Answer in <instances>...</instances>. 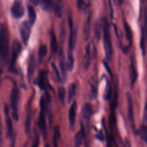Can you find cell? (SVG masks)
Here are the masks:
<instances>
[{
    "label": "cell",
    "mask_w": 147,
    "mask_h": 147,
    "mask_svg": "<svg viewBox=\"0 0 147 147\" xmlns=\"http://www.w3.org/2000/svg\"><path fill=\"white\" fill-rule=\"evenodd\" d=\"M138 75H137V72L134 65V60L131 59V63L130 65V84L131 87H133L135 82L137 80Z\"/></svg>",
    "instance_id": "cell-17"
},
{
    "label": "cell",
    "mask_w": 147,
    "mask_h": 147,
    "mask_svg": "<svg viewBox=\"0 0 147 147\" xmlns=\"http://www.w3.org/2000/svg\"><path fill=\"white\" fill-rule=\"evenodd\" d=\"M77 6L80 10H86L87 8V5L84 2V0H77Z\"/></svg>",
    "instance_id": "cell-34"
},
{
    "label": "cell",
    "mask_w": 147,
    "mask_h": 147,
    "mask_svg": "<svg viewBox=\"0 0 147 147\" xmlns=\"http://www.w3.org/2000/svg\"><path fill=\"white\" fill-rule=\"evenodd\" d=\"M4 113L5 115V122L7 130V136L9 139H10L12 141L13 139H15L14 137L13 126L11 119H10L9 115V109L6 105H5L4 107Z\"/></svg>",
    "instance_id": "cell-10"
},
{
    "label": "cell",
    "mask_w": 147,
    "mask_h": 147,
    "mask_svg": "<svg viewBox=\"0 0 147 147\" xmlns=\"http://www.w3.org/2000/svg\"><path fill=\"white\" fill-rule=\"evenodd\" d=\"M45 109H46V114L48 119L49 125H51L52 122V109L51 106V102L49 97H47L45 100Z\"/></svg>",
    "instance_id": "cell-20"
},
{
    "label": "cell",
    "mask_w": 147,
    "mask_h": 147,
    "mask_svg": "<svg viewBox=\"0 0 147 147\" xmlns=\"http://www.w3.org/2000/svg\"><path fill=\"white\" fill-rule=\"evenodd\" d=\"M84 137V127L83 125H82V130L78 131L75 136L74 137V143L75 146H80L82 144L83 139Z\"/></svg>",
    "instance_id": "cell-21"
},
{
    "label": "cell",
    "mask_w": 147,
    "mask_h": 147,
    "mask_svg": "<svg viewBox=\"0 0 147 147\" xmlns=\"http://www.w3.org/2000/svg\"><path fill=\"white\" fill-rule=\"evenodd\" d=\"M103 28V19H98L95 24V36L99 41L101 36V30Z\"/></svg>",
    "instance_id": "cell-23"
},
{
    "label": "cell",
    "mask_w": 147,
    "mask_h": 147,
    "mask_svg": "<svg viewBox=\"0 0 147 147\" xmlns=\"http://www.w3.org/2000/svg\"><path fill=\"white\" fill-rule=\"evenodd\" d=\"M52 68L53 69V71H55V74H56V76L57 78V79L59 80V81H62V78H61V76H60V74L59 72V71L57 70V67L55 65V64L54 63H52Z\"/></svg>",
    "instance_id": "cell-36"
},
{
    "label": "cell",
    "mask_w": 147,
    "mask_h": 147,
    "mask_svg": "<svg viewBox=\"0 0 147 147\" xmlns=\"http://www.w3.org/2000/svg\"><path fill=\"white\" fill-rule=\"evenodd\" d=\"M68 24L69 28V48L68 50L74 51L76 40V31L74 29L73 21L71 17L68 18Z\"/></svg>",
    "instance_id": "cell-11"
},
{
    "label": "cell",
    "mask_w": 147,
    "mask_h": 147,
    "mask_svg": "<svg viewBox=\"0 0 147 147\" xmlns=\"http://www.w3.org/2000/svg\"><path fill=\"white\" fill-rule=\"evenodd\" d=\"M38 86H40V88L44 89V75L41 74H40V76L39 77V79H38Z\"/></svg>",
    "instance_id": "cell-37"
},
{
    "label": "cell",
    "mask_w": 147,
    "mask_h": 147,
    "mask_svg": "<svg viewBox=\"0 0 147 147\" xmlns=\"http://www.w3.org/2000/svg\"><path fill=\"white\" fill-rule=\"evenodd\" d=\"M109 9H110V14L111 18H113V5H112V2H111V0H109Z\"/></svg>",
    "instance_id": "cell-41"
},
{
    "label": "cell",
    "mask_w": 147,
    "mask_h": 147,
    "mask_svg": "<svg viewBox=\"0 0 147 147\" xmlns=\"http://www.w3.org/2000/svg\"><path fill=\"white\" fill-rule=\"evenodd\" d=\"M123 0H118L119 4V5H121V4L123 3Z\"/></svg>",
    "instance_id": "cell-45"
},
{
    "label": "cell",
    "mask_w": 147,
    "mask_h": 147,
    "mask_svg": "<svg viewBox=\"0 0 147 147\" xmlns=\"http://www.w3.org/2000/svg\"><path fill=\"white\" fill-rule=\"evenodd\" d=\"M40 114L38 118V127L40 131L45 140L47 136L46 131V123H45V115H46V109H45V100L43 96L40 98Z\"/></svg>",
    "instance_id": "cell-3"
},
{
    "label": "cell",
    "mask_w": 147,
    "mask_h": 147,
    "mask_svg": "<svg viewBox=\"0 0 147 147\" xmlns=\"http://www.w3.org/2000/svg\"><path fill=\"white\" fill-rule=\"evenodd\" d=\"M9 36L7 26L3 24H0V60L5 65L9 60Z\"/></svg>",
    "instance_id": "cell-1"
},
{
    "label": "cell",
    "mask_w": 147,
    "mask_h": 147,
    "mask_svg": "<svg viewBox=\"0 0 147 147\" xmlns=\"http://www.w3.org/2000/svg\"><path fill=\"white\" fill-rule=\"evenodd\" d=\"M19 99V90L17 86H14L10 94V103L11 107V115L15 121H18L19 119L18 113V103Z\"/></svg>",
    "instance_id": "cell-4"
},
{
    "label": "cell",
    "mask_w": 147,
    "mask_h": 147,
    "mask_svg": "<svg viewBox=\"0 0 147 147\" xmlns=\"http://www.w3.org/2000/svg\"><path fill=\"white\" fill-rule=\"evenodd\" d=\"M104 65H105V67H106V68L107 71H108V72L111 75V71H110V70H109V67H108V65H107V64L106 62H104Z\"/></svg>",
    "instance_id": "cell-43"
},
{
    "label": "cell",
    "mask_w": 147,
    "mask_h": 147,
    "mask_svg": "<svg viewBox=\"0 0 147 147\" xmlns=\"http://www.w3.org/2000/svg\"><path fill=\"white\" fill-rule=\"evenodd\" d=\"M76 93V86L74 83H72L69 85L68 87V97H67V100L68 103H70L74 97Z\"/></svg>",
    "instance_id": "cell-31"
},
{
    "label": "cell",
    "mask_w": 147,
    "mask_h": 147,
    "mask_svg": "<svg viewBox=\"0 0 147 147\" xmlns=\"http://www.w3.org/2000/svg\"><path fill=\"white\" fill-rule=\"evenodd\" d=\"M96 90L95 87L94 85L91 86V96L92 98H94L96 96Z\"/></svg>",
    "instance_id": "cell-39"
},
{
    "label": "cell",
    "mask_w": 147,
    "mask_h": 147,
    "mask_svg": "<svg viewBox=\"0 0 147 147\" xmlns=\"http://www.w3.org/2000/svg\"><path fill=\"white\" fill-rule=\"evenodd\" d=\"M2 67L0 66V78H1V74H2ZM0 84H1V79H0Z\"/></svg>",
    "instance_id": "cell-44"
},
{
    "label": "cell",
    "mask_w": 147,
    "mask_h": 147,
    "mask_svg": "<svg viewBox=\"0 0 147 147\" xmlns=\"http://www.w3.org/2000/svg\"><path fill=\"white\" fill-rule=\"evenodd\" d=\"M103 45L106 57L107 60H110L113 55V47L111 41L109 24L106 18L103 19Z\"/></svg>",
    "instance_id": "cell-2"
},
{
    "label": "cell",
    "mask_w": 147,
    "mask_h": 147,
    "mask_svg": "<svg viewBox=\"0 0 147 147\" xmlns=\"http://www.w3.org/2000/svg\"><path fill=\"white\" fill-rule=\"evenodd\" d=\"M92 113V105L88 103L84 104V105L83 106L82 109L81 115H82V119L85 123H87L89 122L90 119L91 117Z\"/></svg>",
    "instance_id": "cell-12"
},
{
    "label": "cell",
    "mask_w": 147,
    "mask_h": 147,
    "mask_svg": "<svg viewBox=\"0 0 147 147\" xmlns=\"http://www.w3.org/2000/svg\"><path fill=\"white\" fill-rule=\"evenodd\" d=\"M31 24L29 21H25L20 25V33L24 44L26 45L28 43L31 32Z\"/></svg>",
    "instance_id": "cell-6"
},
{
    "label": "cell",
    "mask_w": 147,
    "mask_h": 147,
    "mask_svg": "<svg viewBox=\"0 0 147 147\" xmlns=\"http://www.w3.org/2000/svg\"><path fill=\"white\" fill-rule=\"evenodd\" d=\"M111 96V86L108 80H107V84L106 87V90H105V99L106 100H109Z\"/></svg>",
    "instance_id": "cell-33"
},
{
    "label": "cell",
    "mask_w": 147,
    "mask_h": 147,
    "mask_svg": "<svg viewBox=\"0 0 147 147\" xmlns=\"http://www.w3.org/2000/svg\"><path fill=\"white\" fill-rule=\"evenodd\" d=\"M51 50L54 53H56L57 52L58 46H57V41L56 34H55L53 31L51 32Z\"/></svg>",
    "instance_id": "cell-27"
},
{
    "label": "cell",
    "mask_w": 147,
    "mask_h": 147,
    "mask_svg": "<svg viewBox=\"0 0 147 147\" xmlns=\"http://www.w3.org/2000/svg\"><path fill=\"white\" fill-rule=\"evenodd\" d=\"M67 69L71 71L74 68V58L73 55V51L68 50L67 52V57L66 61Z\"/></svg>",
    "instance_id": "cell-25"
},
{
    "label": "cell",
    "mask_w": 147,
    "mask_h": 147,
    "mask_svg": "<svg viewBox=\"0 0 147 147\" xmlns=\"http://www.w3.org/2000/svg\"><path fill=\"white\" fill-rule=\"evenodd\" d=\"M35 65L36 60L34 56L33 55H32L29 59L27 70V79L29 83H30L33 79L34 72L35 71Z\"/></svg>",
    "instance_id": "cell-14"
},
{
    "label": "cell",
    "mask_w": 147,
    "mask_h": 147,
    "mask_svg": "<svg viewBox=\"0 0 147 147\" xmlns=\"http://www.w3.org/2000/svg\"><path fill=\"white\" fill-rule=\"evenodd\" d=\"M55 14L57 18H61L63 14V2L61 0H55L53 3Z\"/></svg>",
    "instance_id": "cell-19"
},
{
    "label": "cell",
    "mask_w": 147,
    "mask_h": 147,
    "mask_svg": "<svg viewBox=\"0 0 147 147\" xmlns=\"http://www.w3.org/2000/svg\"><path fill=\"white\" fill-rule=\"evenodd\" d=\"M126 102L127 105V115L129 121V123L131 127L132 128L133 131H136L135 122L134 119V111H133V103L131 96L129 92H127L126 94Z\"/></svg>",
    "instance_id": "cell-7"
},
{
    "label": "cell",
    "mask_w": 147,
    "mask_h": 147,
    "mask_svg": "<svg viewBox=\"0 0 147 147\" xmlns=\"http://www.w3.org/2000/svg\"><path fill=\"white\" fill-rule=\"evenodd\" d=\"M137 134L147 144V126L141 125L137 130Z\"/></svg>",
    "instance_id": "cell-28"
},
{
    "label": "cell",
    "mask_w": 147,
    "mask_h": 147,
    "mask_svg": "<svg viewBox=\"0 0 147 147\" xmlns=\"http://www.w3.org/2000/svg\"><path fill=\"white\" fill-rule=\"evenodd\" d=\"M77 110V103L74 101L71 105L68 113V119L69 122V125L71 128L74 127L75 122V117Z\"/></svg>",
    "instance_id": "cell-15"
},
{
    "label": "cell",
    "mask_w": 147,
    "mask_h": 147,
    "mask_svg": "<svg viewBox=\"0 0 147 147\" xmlns=\"http://www.w3.org/2000/svg\"><path fill=\"white\" fill-rule=\"evenodd\" d=\"M143 119L144 121L147 123V100L145 102L144 109V113H143Z\"/></svg>",
    "instance_id": "cell-38"
},
{
    "label": "cell",
    "mask_w": 147,
    "mask_h": 147,
    "mask_svg": "<svg viewBox=\"0 0 147 147\" xmlns=\"http://www.w3.org/2000/svg\"><path fill=\"white\" fill-rule=\"evenodd\" d=\"M33 5H37L40 3V0H30Z\"/></svg>",
    "instance_id": "cell-42"
},
{
    "label": "cell",
    "mask_w": 147,
    "mask_h": 147,
    "mask_svg": "<svg viewBox=\"0 0 147 147\" xmlns=\"http://www.w3.org/2000/svg\"><path fill=\"white\" fill-rule=\"evenodd\" d=\"M31 122H32V116L30 110L26 111V117H25V133L28 135L30 133V127H31Z\"/></svg>",
    "instance_id": "cell-24"
},
{
    "label": "cell",
    "mask_w": 147,
    "mask_h": 147,
    "mask_svg": "<svg viewBox=\"0 0 147 147\" xmlns=\"http://www.w3.org/2000/svg\"><path fill=\"white\" fill-rule=\"evenodd\" d=\"M124 29L125 31L126 38L129 42V46L130 47L132 44L133 33H132V31H131V29L130 26L126 22L124 23Z\"/></svg>",
    "instance_id": "cell-26"
},
{
    "label": "cell",
    "mask_w": 147,
    "mask_h": 147,
    "mask_svg": "<svg viewBox=\"0 0 147 147\" xmlns=\"http://www.w3.org/2000/svg\"><path fill=\"white\" fill-rule=\"evenodd\" d=\"M2 142H3V138H2V123H1V120L0 117V147L2 146Z\"/></svg>",
    "instance_id": "cell-40"
},
{
    "label": "cell",
    "mask_w": 147,
    "mask_h": 147,
    "mask_svg": "<svg viewBox=\"0 0 147 147\" xmlns=\"http://www.w3.org/2000/svg\"><path fill=\"white\" fill-rule=\"evenodd\" d=\"M91 61V50H90V44L88 43L85 48V53L83 57V64L84 68L87 70L90 65Z\"/></svg>",
    "instance_id": "cell-16"
},
{
    "label": "cell",
    "mask_w": 147,
    "mask_h": 147,
    "mask_svg": "<svg viewBox=\"0 0 147 147\" xmlns=\"http://www.w3.org/2000/svg\"><path fill=\"white\" fill-rule=\"evenodd\" d=\"M141 42L140 45L142 49L143 55H145L146 44L147 43V7L145 9L144 13V26L141 30Z\"/></svg>",
    "instance_id": "cell-8"
},
{
    "label": "cell",
    "mask_w": 147,
    "mask_h": 147,
    "mask_svg": "<svg viewBox=\"0 0 147 147\" xmlns=\"http://www.w3.org/2000/svg\"><path fill=\"white\" fill-rule=\"evenodd\" d=\"M28 13L29 17V21L31 25H33L36 20V14L34 9L32 6H28Z\"/></svg>",
    "instance_id": "cell-29"
},
{
    "label": "cell",
    "mask_w": 147,
    "mask_h": 147,
    "mask_svg": "<svg viewBox=\"0 0 147 147\" xmlns=\"http://www.w3.org/2000/svg\"><path fill=\"white\" fill-rule=\"evenodd\" d=\"M60 68L61 70V75L62 80L65 81L67 79V67L66 61L65 60V57L64 55L63 49H60Z\"/></svg>",
    "instance_id": "cell-13"
},
{
    "label": "cell",
    "mask_w": 147,
    "mask_h": 147,
    "mask_svg": "<svg viewBox=\"0 0 147 147\" xmlns=\"http://www.w3.org/2000/svg\"><path fill=\"white\" fill-rule=\"evenodd\" d=\"M11 13L12 16L16 18H20L24 16L25 9L20 0H16L13 3L11 8Z\"/></svg>",
    "instance_id": "cell-9"
},
{
    "label": "cell",
    "mask_w": 147,
    "mask_h": 147,
    "mask_svg": "<svg viewBox=\"0 0 147 147\" xmlns=\"http://www.w3.org/2000/svg\"><path fill=\"white\" fill-rule=\"evenodd\" d=\"M21 48L22 47L20 42L17 40H15L13 42L11 46V59L10 62V69L12 72L15 70L16 62L21 52Z\"/></svg>",
    "instance_id": "cell-5"
},
{
    "label": "cell",
    "mask_w": 147,
    "mask_h": 147,
    "mask_svg": "<svg viewBox=\"0 0 147 147\" xmlns=\"http://www.w3.org/2000/svg\"><path fill=\"white\" fill-rule=\"evenodd\" d=\"M91 21V14H90L87 17L83 26V36L86 40H88L90 36Z\"/></svg>",
    "instance_id": "cell-18"
},
{
    "label": "cell",
    "mask_w": 147,
    "mask_h": 147,
    "mask_svg": "<svg viewBox=\"0 0 147 147\" xmlns=\"http://www.w3.org/2000/svg\"><path fill=\"white\" fill-rule=\"evenodd\" d=\"M40 4L42 9L48 13L51 12L53 8L52 0H40Z\"/></svg>",
    "instance_id": "cell-22"
},
{
    "label": "cell",
    "mask_w": 147,
    "mask_h": 147,
    "mask_svg": "<svg viewBox=\"0 0 147 147\" xmlns=\"http://www.w3.org/2000/svg\"><path fill=\"white\" fill-rule=\"evenodd\" d=\"M59 137H60L59 131V130L56 129V131H55V133H54V135L53 137V142L54 145L56 146L57 145V141H58Z\"/></svg>",
    "instance_id": "cell-35"
},
{
    "label": "cell",
    "mask_w": 147,
    "mask_h": 147,
    "mask_svg": "<svg viewBox=\"0 0 147 147\" xmlns=\"http://www.w3.org/2000/svg\"><path fill=\"white\" fill-rule=\"evenodd\" d=\"M47 53V47L45 45H41L38 48V61L40 63H41L43 61L45 56Z\"/></svg>",
    "instance_id": "cell-30"
},
{
    "label": "cell",
    "mask_w": 147,
    "mask_h": 147,
    "mask_svg": "<svg viewBox=\"0 0 147 147\" xmlns=\"http://www.w3.org/2000/svg\"><path fill=\"white\" fill-rule=\"evenodd\" d=\"M65 89L63 87H60L58 88V96L61 100V102H63L65 97Z\"/></svg>",
    "instance_id": "cell-32"
}]
</instances>
